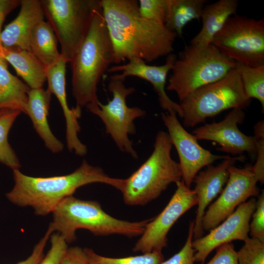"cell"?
I'll return each mask as SVG.
<instances>
[{"instance_id":"6da1fadb","label":"cell","mask_w":264,"mask_h":264,"mask_svg":"<svg viewBox=\"0 0 264 264\" xmlns=\"http://www.w3.org/2000/svg\"><path fill=\"white\" fill-rule=\"evenodd\" d=\"M136 0H101L116 65L136 58L146 63L174 51L177 36L164 24L143 17Z\"/></svg>"},{"instance_id":"7a4b0ae2","label":"cell","mask_w":264,"mask_h":264,"mask_svg":"<svg viewBox=\"0 0 264 264\" xmlns=\"http://www.w3.org/2000/svg\"><path fill=\"white\" fill-rule=\"evenodd\" d=\"M14 185L5 195L7 199L20 207H30L37 216L52 213L65 198L86 185L101 183L123 190L125 179L110 177L98 166L84 160L70 174L49 177H34L13 170Z\"/></svg>"},{"instance_id":"3957f363","label":"cell","mask_w":264,"mask_h":264,"mask_svg":"<svg viewBox=\"0 0 264 264\" xmlns=\"http://www.w3.org/2000/svg\"><path fill=\"white\" fill-rule=\"evenodd\" d=\"M113 60L112 44L101 7L94 14L88 32L70 62L72 93L76 107L97 104V86Z\"/></svg>"},{"instance_id":"277c9868","label":"cell","mask_w":264,"mask_h":264,"mask_svg":"<svg viewBox=\"0 0 264 264\" xmlns=\"http://www.w3.org/2000/svg\"><path fill=\"white\" fill-rule=\"evenodd\" d=\"M49 226L60 234L67 243L76 239V231L84 229L97 236L119 235L132 238L141 236L152 219L131 222L106 213L100 204L71 196L64 198L52 213Z\"/></svg>"},{"instance_id":"5b68a950","label":"cell","mask_w":264,"mask_h":264,"mask_svg":"<svg viewBox=\"0 0 264 264\" xmlns=\"http://www.w3.org/2000/svg\"><path fill=\"white\" fill-rule=\"evenodd\" d=\"M173 146L167 132H157L151 154L125 179L121 193L126 204L145 205L157 198L170 184L182 179L179 164L171 156Z\"/></svg>"},{"instance_id":"8992f818","label":"cell","mask_w":264,"mask_h":264,"mask_svg":"<svg viewBox=\"0 0 264 264\" xmlns=\"http://www.w3.org/2000/svg\"><path fill=\"white\" fill-rule=\"evenodd\" d=\"M236 65L211 44H191L176 58L166 89L175 92L180 102L199 88L223 78Z\"/></svg>"},{"instance_id":"52a82bcc","label":"cell","mask_w":264,"mask_h":264,"mask_svg":"<svg viewBox=\"0 0 264 264\" xmlns=\"http://www.w3.org/2000/svg\"><path fill=\"white\" fill-rule=\"evenodd\" d=\"M251 102L244 91L235 68L222 79L193 91L180 102L183 123L193 127L222 111L234 109L243 110Z\"/></svg>"},{"instance_id":"ba28073f","label":"cell","mask_w":264,"mask_h":264,"mask_svg":"<svg viewBox=\"0 0 264 264\" xmlns=\"http://www.w3.org/2000/svg\"><path fill=\"white\" fill-rule=\"evenodd\" d=\"M44 17L61 46V55L70 63L85 37L99 0H42Z\"/></svg>"},{"instance_id":"9c48e42d","label":"cell","mask_w":264,"mask_h":264,"mask_svg":"<svg viewBox=\"0 0 264 264\" xmlns=\"http://www.w3.org/2000/svg\"><path fill=\"white\" fill-rule=\"evenodd\" d=\"M124 81L116 74L111 75L108 88L112 95V99L106 104L98 101L97 104H89L86 108L101 119L106 132L110 135L119 150L136 159L138 154L129 136L136 132L134 120L144 116L146 112L138 107L127 105V97L135 89L133 87H127Z\"/></svg>"},{"instance_id":"30bf717a","label":"cell","mask_w":264,"mask_h":264,"mask_svg":"<svg viewBox=\"0 0 264 264\" xmlns=\"http://www.w3.org/2000/svg\"><path fill=\"white\" fill-rule=\"evenodd\" d=\"M211 44L236 63L251 67L264 65V20L233 15Z\"/></svg>"},{"instance_id":"8fae6325","label":"cell","mask_w":264,"mask_h":264,"mask_svg":"<svg viewBox=\"0 0 264 264\" xmlns=\"http://www.w3.org/2000/svg\"><path fill=\"white\" fill-rule=\"evenodd\" d=\"M176 189L169 202L155 218L146 224L133 251L142 254L161 251L167 245V234L177 220L198 203L194 190L187 187L181 179L176 183Z\"/></svg>"},{"instance_id":"7c38bea8","label":"cell","mask_w":264,"mask_h":264,"mask_svg":"<svg viewBox=\"0 0 264 264\" xmlns=\"http://www.w3.org/2000/svg\"><path fill=\"white\" fill-rule=\"evenodd\" d=\"M229 177L218 199L205 212L202 220L203 230L210 231L219 225L236 207L250 198L258 196V180L248 164L242 168L232 165L228 168Z\"/></svg>"},{"instance_id":"4fadbf2b","label":"cell","mask_w":264,"mask_h":264,"mask_svg":"<svg viewBox=\"0 0 264 264\" xmlns=\"http://www.w3.org/2000/svg\"><path fill=\"white\" fill-rule=\"evenodd\" d=\"M176 115L175 112H167L162 113L161 117L173 146L177 151L182 180L190 188L195 177L202 168L229 156L215 154L202 147L179 122Z\"/></svg>"},{"instance_id":"5bb4252c","label":"cell","mask_w":264,"mask_h":264,"mask_svg":"<svg viewBox=\"0 0 264 264\" xmlns=\"http://www.w3.org/2000/svg\"><path fill=\"white\" fill-rule=\"evenodd\" d=\"M251 198L240 204L221 223L207 235L192 241L195 262L203 264L209 254L220 245L233 240L245 241L249 238L250 220L256 206Z\"/></svg>"},{"instance_id":"9a60e30c","label":"cell","mask_w":264,"mask_h":264,"mask_svg":"<svg viewBox=\"0 0 264 264\" xmlns=\"http://www.w3.org/2000/svg\"><path fill=\"white\" fill-rule=\"evenodd\" d=\"M245 117L243 110L234 109L219 122L205 124L197 128L192 134L198 140L217 143L219 151L233 155L246 152L256 156L257 139L254 136L244 134L238 128Z\"/></svg>"},{"instance_id":"2e32d148","label":"cell","mask_w":264,"mask_h":264,"mask_svg":"<svg viewBox=\"0 0 264 264\" xmlns=\"http://www.w3.org/2000/svg\"><path fill=\"white\" fill-rule=\"evenodd\" d=\"M176 58L172 53L167 56L163 65L152 66L140 59L134 58L129 60L127 64L109 67L107 72H120L116 75L124 80L127 77L134 76L149 82L158 95L161 108L168 112H175L181 118L182 112L179 104L171 100L165 91L168 74L171 71Z\"/></svg>"},{"instance_id":"e0dca14e","label":"cell","mask_w":264,"mask_h":264,"mask_svg":"<svg viewBox=\"0 0 264 264\" xmlns=\"http://www.w3.org/2000/svg\"><path fill=\"white\" fill-rule=\"evenodd\" d=\"M243 155L229 156L216 166H209L195 177L194 191L198 199V209L194 226L193 237L195 239L201 237L203 233L202 220L205 209L210 202L220 194L229 177L228 168L236 161H243Z\"/></svg>"},{"instance_id":"ac0fdd59","label":"cell","mask_w":264,"mask_h":264,"mask_svg":"<svg viewBox=\"0 0 264 264\" xmlns=\"http://www.w3.org/2000/svg\"><path fill=\"white\" fill-rule=\"evenodd\" d=\"M62 57L56 63L46 68L47 89L58 99L63 110L66 124V141L68 149L79 156L87 153V146L80 141L78 133L81 127L78 119L81 116V108H70L68 104L66 93V64Z\"/></svg>"},{"instance_id":"d6986e66","label":"cell","mask_w":264,"mask_h":264,"mask_svg":"<svg viewBox=\"0 0 264 264\" xmlns=\"http://www.w3.org/2000/svg\"><path fill=\"white\" fill-rule=\"evenodd\" d=\"M16 18L6 26L0 35L3 47H19L30 51V38L35 26L44 21L41 0H22Z\"/></svg>"},{"instance_id":"ffe728a7","label":"cell","mask_w":264,"mask_h":264,"mask_svg":"<svg viewBox=\"0 0 264 264\" xmlns=\"http://www.w3.org/2000/svg\"><path fill=\"white\" fill-rule=\"evenodd\" d=\"M51 95L47 88L30 89L25 114L31 119L34 129L46 147L51 152L58 153L63 150L64 145L53 134L48 122Z\"/></svg>"},{"instance_id":"44dd1931","label":"cell","mask_w":264,"mask_h":264,"mask_svg":"<svg viewBox=\"0 0 264 264\" xmlns=\"http://www.w3.org/2000/svg\"><path fill=\"white\" fill-rule=\"evenodd\" d=\"M238 4L237 0H219L205 5L201 14V28L192 39L191 44H210L214 36L221 29L227 19L236 14Z\"/></svg>"},{"instance_id":"7402d4cb","label":"cell","mask_w":264,"mask_h":264,"mask_svg":"<svg viewBox=\"0 0 264 264\" xmlns=\"http://www.w3.org/2000/svg\"><path fill=\"white\" fill-rule=\"evenodd\" d=\"M1 51L3 59L31 89L43 88L46 81V68L30 51L2 46Z\"/></svg>"},{"instance_id":"603a6c76","label":"cell","mask_w":264,"mask_h":264,"mask_svg":"<svg viewBox=\"0 0 264 264\" xmlns=\"http://www.w3.org/2000/svg\"><path fill=\"white\" fill-rule=\"evenodd\" d=\"M30 88L8 70L7 62H0V109L25 113Z\"/></svg>"},{"instance_id":"cb8c5ba5","label":"cell","mask_w":264,"mask_h":264,"mask_svg":"<svg viewBox=\"0 0 264 264\" xmlns=\"http://www.w3.org/2000/svg\"><path fill=\"white\" fill-rule=\"evenodd\" d=\"M57 43L52 27L44 20L35 26L31 34L30 50L47 68L62 58L58 49Z\"/></svg>"},{"instance_id":"d4e9b609","label":"cell","mask_w":264,"mask_h":264,"mask_svg":"<svg viewBox=\"0 0 264 264\" xmlns=\"http://www.w3.org/2000/svg\"><path fill=\"white\" fill-rule=\"evenodd\" d=\"M205 0H168L165 26L182 37L185 26L194 20H199Z\"/></svg>"},{"instance_id":"484cf974","label":"cell","mask_w":264,"mask_h":264,"mask_svg":"<svg viewBox=\"0 0 264 264\" xmlns=\"http://www.w3.org/2000/svg\"><path fill=\"white\" fill-rule=\"evenodd\" d=\"M21 112L8 109H0V163L12 170L19 169L20 162L8 141L9 132Z\"/></svg>"},{"instance_id":"4316f807","label":"cell","mask_w":264,"mask_h":264,"mask_svg":"<svg viewBox=\"0 0 264 264\" xmlns=\"http://www.w3.org/2000/svg\"><path fill=\"white\" fill-rule=\"evenodd\" d=\"M238 72L246 96L255 98L261 103L264 110V65L251 67L236 63Z\"/></svg>"},{"instance_id":"83f0119b","label":"cell","mask_w":264,"mask_h":264,"mask_svg":"<svg viewBox=\"0 0 264 264\" xmlns=\"http://www.w3.org/2000/svg\"><path fill=\"white\" fill-rule=\"evenodd\" d=\"M84 250L87 264H160L164 260L161 251H158L137 256L111 258L99 255L88 248Z\"/></svg>"},{"instance_id":"f1b7e54d","label":"cell","mask_w":264,"mask_h":264,"mask_svg":"<svg viewBox=\"0 0 264 264\" xmlns=\"http://www.w3.org/2000/svg\"><path fill=\"white\" fill-rule=\"evenodd\" d=\"M237 251L238 264H264V242L248 238Z\"/></svg>"},{"instance_id":"f546056e","label":"cell","mask_w":264,"mask_h":264,"mask_svg":"<svg viewBox=\"0 0 264 264\" xmlns=\"http://www.w3.org/2000/svg\"><path fill=\"white\" fill-rule=\"evenodd\" d=\"M168 0H139L138 8L144 18L165 24Z\"/></svg>"},{"instance_id":"4dcf8cb0","label":"cell","mask_w":264,"mask_h":264,"mask_svg":"<svg viewBox=\"0 0 264 264\" xmlns=\"http://www.w3.org/2000/svg\"><path fill=\"white\" fill-rule=\"evenodd\" d=\"M51 246L39 264H62L63 258L68 248L67 243L58 233L50 237Z\"/></svg>"},{"instance_id":"1f68e13d","label":"cell","mask_w":264,"mask_h":264,"mask_svg":"<svg viewBox=\"0 0 264 264\" xmlns=\"http://www.w3.org/2000/svg\"><path fill=\"white\" fill-rule=\"evenodd\" d=\"M194 222L190 223L186 241L181 250L160 264H194L195 251L192 246Z\"/></svg>"},{"instance_id":"d6a6232c","label":"cell","mask_w":264,"mask_h":264,"mask_svg":"<svg viewBox=\"0 0 264 264\" xmlns=\"http://www.w3.org/2000/svg\"><path fill=\"white\" fill-rule=\"evenodd\" d=\"M252 220L249 224V232L252 238L264 242V192L259 196Z\"/></svg>"},{"instance_id":"836d02e7","label":"cell","mask_w":264,"mask_h":264,"mask_svg":"<svg viewBox=\"0 0 264 264\" xmlns=\"http://www.w3.org/2000/svg\"><path fill=\"white\" fill-rule=\"evenodd\" d=\"M206 264H238L234 244L226 243L218 247L215 255Z\"/></svg>"},{"instance_id":"e575fe53","label":"cell","mask_w":264,"mask_h":264,"mask_svg":"<svg viewBox=\"0 0 264 264\" xmlns=\"http://www.w3.org/2000/svg\"><path fill=\"white\" fill-rule=\"evenodd\" d=\"M53 233L52 229L50 226H48L44 236L34 246L30 255L25 260L20 261L16 264H39L44 256V248Z\"/></svg>"},{"instance_id":"d590c367","label":"cell","mask_w":264,"mask_h":264,"mask_svg":"<svg viewBox=\"0 0 264 264\" xmlns=\"http://www.w3.org/2000/svg\"><path fill=\"white\" fill-rule=\"evenodd\" d=\"M257 139V159L252 170L258 181L264 182V138Z\"/></svg>"},{"instance_id":"8d00e7d4","label":"cell","mask_w":264,"mask_h":264,"mask_svg":"<svg viewBox=\"0 0 264 264\" xmlns=\"http://www.w3.org/2000/svg\"><path fill=\"white\" fill-rule=\"evenodd\" d=\"M62 264H87L84 249L77 246L68 247L63 258Z\"/></svg>"},{"instance_id":"74e56055","label":"cell","mask_w":264,"mask_h":264,"mask_svg":"<svg viewBox=\"0 0 264 264\" xmlns=\"http://www.w3.org/2000/svg\"><path fill=\"white\" fill-rule=\"evenodd\" d=\"M21 2L20 0H0V35L5 18L9 13L21 5Z\"/></svg>"},{"instance_id":"f35d334b","label":"cell","mask_w":264,"mask_h":264,"mask_svg":"<svg viewBox=\"0 0 264 264\" xmlns=\"http://www.w3.org/2000/svg\"><path fill=\"white\" fill-rule=\"evenodd\" d=\"M254 136L256 139L264 138V120L258 122L254 126Z\"/></svg>"},{"instance_id":"ab89813d","label":"cell","mask_w":264,"mask_h":264,"mask_svg":"<svg viewBox=\"0 0 264 264\" xmlns=\"http://www.w3.org/2000/svg\"><path fill=\"white\" fill-rule=\"evenodd\" d=\"M1 48H2V45L0 44V62H5L6 61L3 58Z\"/></svg>"}]
</instances>
